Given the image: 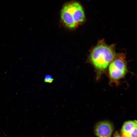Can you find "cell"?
<instances>
[{
    "label": "cell",
    "mask_w": 137,
    "mask_h": 137,
    "mask_svg": "<svg viewBox=\"0 0 137 137\" xmlns=\"http://www.w3.org/2000/svg\"><path fill=\"white\" fill-rule=\"evenodd\" d=\"M113 137H123L121 134H120L117 131H116L114 133Z\"/></svg>",
    "instance_id": "ba28073f"
},
{
    "label": "cell",
    "mask_w": 137,
    "mask_h": 137,
    "mask_svg": "<svg viewBox=\"0 0 137 137\" xmlns=\"http://www.w3.org/2000/svg\"><path fill=\"white\" fill-rule=\"evenodd\" d=\"M54 80V79L52 76L49 74L46 75L44 79V82L48 83H52Z\"/></svg>",
    "instance_id": "52a82bcc"
},
{
    "label": "cell",
    "mask_w": 137,
    "mask_h": 137,
    "mask_svg": "<svg viewBox=\"0 0 137 137\" xmlns=\"http://www.w3.org/2000/svg\"><path fill=\"white\" fill-rule=\"evenodd\" d=\"M61 18L65 26L68 28L73 29L75 28L77 24L71 14L67 10L64 6L61 10Z\"/></svg>",
    "instance_id": "8992f818"
},
{
    "label": "cell",
    "mask_w": 137,
    "mask_h": 137,
    "mask_svg": "<svg viewBox=\"0 0 137 137\" xmlns=\"http://www.w3.org/2000/svg\"><path fill=\"white\" fill-rule=\"evenodd\" d=\"M116 54L115 45H108L103 40L91 50L88 61L95 69L97 80L107 70Z\"/></svg>",
    "instance_id": "6da1fadb"
},
{
    "label": "cell",
    "mask_w": 137,
    "mask_h": 137,
    "mask_svg": "<svg viewBox=\"0 0 137 137\" xmlns=\"http://www.w3.org/2000/svg\"><path fill=\"white\" fill-rule=\"evenodd\" d=\"M65 6L72 15L77 25L84 21L85 16L84 10L82 6L79 3L73 2Z\"/></svg>",
    "instance_id": "277c9868"
},
{
    "label": "cell",
    "mask_w": 137,
    "mask_h": 137,
    "mask_svg": "<svg viewBox=\"0 0 137 137\" xmlns=\"http://www.w3.org/2000/svg\"><path fill=\"white\" fill-rule=\"evenodd\" d=\"M123 137H137V121L129 120L125 122L121 130Z\"/></svg>",
    "instance_id": "5b68a950"
},
{
    "label": "cell",
    "mask_w": 137,
    "mask_h": 137,
    "mask_svg": "<svg viewBox=\"0 0 137 137\" xmlns=\"http://www.w3.org/2000/svg\"><path fill=\"white\" fill-rule=\"evenodd\" d=\"M107 69L109 83L118 85L119 81L125 77L128 72L125 54L122 53L116 54Z\"/></svg>",
    "instance_id": "7a4b0ae2"
},
{
    "label": "cell",
    "mask_w": 137,
    "mask_h": 137,
    "mask_svg": "<svg viewBox=\"0 0 137 137\" xmlns=\"http://www.w3.org/2000/svg\"><path fill=\"white\" fill-rule=\"evenodd\" d=\"M114 127L112 124L108 121L97 123L94 128V132L97 137H112Z\"/></svg>",
    "instance_id": "3957f363"
}]
</instances>
